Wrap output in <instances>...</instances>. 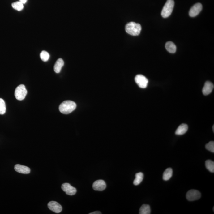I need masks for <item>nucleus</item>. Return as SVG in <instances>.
I'll use <instances>...</instances> for the list:
<instances>
[{"label": "nucleus", "mask_w": 214, "mask_h": 214, "mask_svg": "<svg viewBox=\"0 0 214 214\" xmlns=\"http://www.w3.org/2000/svg\"><path fill=\"white\" fill-rule=\"evenodd\" d=\"M106 187V183L105 181L102 180H97L94 182L92 185L93 188L96 191H103Z\"/></svg>", "instance_id": "10"}, {"label": "nucleus", "mask_w": 214, "mask_h": 214, "mask_svg": "<svg viewBox=\"0 0 214 214\" xmlns=\"http://www.w3.org/2000/svg\"><path fill=\"white\" fill-rule=\"evenodd\" d=\"M27 91L24 84H20L17 87L15 91V96L18 101H22L27 94Z\"/></svg>", "instance_id": "4"}, {"label": "nucleus", "mask_w": 214, "mask_h": 214, "mask_svg": "<svg viewBox=\"0 0 214 214\" xmlns=\"http://www.w3.org/2000/svg\"><path fill=\"white\" fill-rule=\"evenodd\" d=\"M151 213V209L150 205L143 204L140 209L139 214H150Z\"/></svg>", "instance_id": "18"}, {"label": "nucleus", "mask_w": 214, "mask_h": 214, "mask_svg": "<svg viewBox=\"0 0 214 214\" xmlns=\"http://www.w3.org/2000/svg\"><path fill=\"white\" fill-rule=\"evenodd\" d=\"M165 48L167 51L171 53H174L177 50L175 45L172 42H167L165 44Z\"/></svg>", "instance_id": "15"}, {"label": "nucleus", "mask_w": 214, "mask_h": 214, "mask_svg": "<svg viewBox=\"0 0 214 214\" xmlns=\"http://www.w3.org/2000/svg\"><path fill=\"white\" fill-rule=\"evenodd\" d=\"M174 6V0H167L161 11L162 16L167 18L171 15Z\"/></svg>", "instance_id": "3"}, {"label": "nucleus", "mask_w": 214, "mask_h": 214, "mask_svg": "<svg viewBox=\"0 0 214 214\" xmlns=\"http://www.w3.org/2000/svg\"><path fill=\"white\" fill-rule=\"evenodd\" d=\"M201 194L199 191L195 190H191L187 193L186 199L189 201L197 200L200 198Z\"/></svg>", "instance_id": "6"}, {"label": "nucleus", "mask_w": 214, "mask_h": 214, "mask_svg": "<svg viewBox=\"0 0 214 214\" xmlns=\"http://www.w3.org/2000/svg\"><path fill=\"white\" fill-rule=\"evenodd\" d=\"M205 148L207 150L209 151L212 152H214V141H211L207 143L205 145Z\"/></svg>", "instance_id": "23"}, {"label": "nucleus", "mask_w": 214, "mask_h": 214, "mask_svg": "<svg viewBox=\"0 0 214 214\" xmlns=\"http://www.w3.org/2000/svg\"><path fill=\"white\" fill-rule=\"evenodd\" d=\"M214 207H213V212H214Z\"/></svg>", "instance_id": "27"}, {"label": "nucleus", "mask_w": 214, "mask_h": 214, "mask_svg": "<svg viewBox=\"0 0 214 214\" xmlns=\"http://www.w3.org/2000/svg\"><path fill=\"white\" fill-rule=\"evenodd\" d=\"M214 85L212 83L208 81L205 82L203 88L202 92L204 95H208L212 92L214 88Z\"/></svg>", "instance_id": "11"}, {"label": "nucleus", "mask_w": 214, "mask_h": 214, "mask_svg": "<svg viewBox=\"0 0 214 214\" xmlns=\"http://www.w3.org/2000/svg\"><path fill=\"white\" fill-rule=\"evenodd\" d=\"M64 65V61L62 58H59L56 61L54 66V71L58 74L60 72L62 67Z\"/></svg>", "instance_id": "14"}, {"label": "nucleus", "mask_w": 214, "mask_h": 214, "mask_svg": "<svg viewBox=\"0 0 214 214\" xmlns=\"http://www.w3.org/2000/svg\"><path fill=\"white\" fill-rule=\"evenodd\" d=\"M62 189L67 195H74L77 192L76 189L72 186L70 184L67 183L62 184Z\"/></svg>", "instance_id": "7"}, {"label": "nucleus", "mask_w": 214, "mask_h": 214, "mask_svg": "<svg viewBox=\"0 0 214 214\" xmlns=\"http://www.w3.org/2000/svg\"><path fill=\"white\" fill-rule=\"evenodd\" d=\"M173 175V170L171 168H168L165 170L163 174V179L165 181H169Z\"/></svg>", "instance_id": "16"}, {"label": "nucleus", "mask_w": 214, "mask_h": 214, "mask_svg": "<svg viewBox=\"0 0 214 214\" xmlns=\"http://www.w3.org/2000/svg\"><path fill=\"white\" fill-rule=\"evenodd\" d=\"M101 214L102 213L101 212H98V211H96V212H91L89 214Z\"/></svg>", "instance_id": "24"}, {"label": "nucleus", "mask_w": 214, "mask_h": 214, "mask_svg": "<svg viewBox=\"0 0 214 214\" xmlns=\"http://www.w3.org/2000/svg\"><path fill=\"white\" fill-rule=\"evenodd\" d=\"M135 81L139 87L145 88L147 87L148 80L144 76L142 75H137L135 77Z\"/></svg>", "instance_id": "5"}, {"label": "nucleus", "mask_w": 214, "mask_h": 214, "mask_svg": "<svg viewBox=\"0 0 214 214\" xmlns=\"http://www.w3.org/2000/svg\"><path fill=\"white\" fill-rule=\"evenodd\" d=\"M75 102L71 101H66L63 102L59 106V109L61 113L68 114L73 112L76 108Z\"/></svg>", "instance_id": "1"}, {"label": "nucleus", "mask_w": 214, "mask_h": 214, "mask_svg": "<svg viewBox=\"0 0 214 214\" xmlns=\"http://www.w3.org/2000/svg\"><path fill=\"white\" fill-rule=\"evenodd\" d=\"M15 169L17 172L21 174H28L30 173V169L26 166L19 164L15 165Z\"/></svg>", "instance_id": "12"}, {"label": "nucleus", "mask_w": 214, "mask_h": 214, "mask_svg": "<svg viewBox=\"0 0 214 214\" xmlns=\"http://www.w3.org/2000/svg\"><path fill=\"white\" fill-rule=\"evenodd\" d=\"M212 129H213V131L214 132V126L213 125V126H212Z\"/></svg>", "instance_id": "26"}, {"label": "nucleus", "mask_w": 214, "mask_h": 214, "mask_svg": "<svg viewBox=\"0 0 214 214\" xmlns=\"http://www.w3.org/2000/svg\"><path fill=\"white\" fill-rule=\"evenodd\" d=\"M205 167L211 173L214 172V162L211 160H208L205 161Z\"/></svg>", "instance_id": "19"}, {"label": "nucleus", "mask_w": 214, "mask_h": 214, "mask_svg": "<svg viewBox=\"0 0 214 214\" xmlns=\"http://www.w3.org/2000/svg\"><path fill=\"white\" fill-rule=\"evenodd\" d=\"M188 130V125L186 124H182L177 128L175 131V134L177 135H182L186 133Z\"/></svg>", "instance_id": "13"}, {"label": "nucleus", "mask_w": 214, "mask_h": 214, "mask_svg": "<svg viewBox=\"0 0 214 214\" xmlns=\"http://www.w3.org/2000/svg\"><path fill=\"white\" fill-rule=\"evenodd\" d=\"M142 27L139 24L134 22H130L125 26L126 33L133 36H137L140 34Z\"/></svg>", "instance_id": "2"}, {"label": "nucleus", "mask_w": 214, "mask_h": 214, "mask_svg": "<svg viewBox=\"0 0 214 214\" xmlns=\"http://www.w3.org/2000/svg\"><path fill=\"white\" fill-rule=\"evenodd\" d=\"M6 107L5 101L2 98H0V115H3L6 113Z\"/></svg>", "instance_id": "21"}, {"label": "nucleus", "mask_w": 214, "mask_h": 214, "mask_svg": "<svg viewBox=\"0 0 214 214\" xmlns=\"http://www.w3.org/2000/svg\"><path fill=\"white\" fill-rule=\"evenodd\" d=\"M41 59L44 62H47L50 58V55L48 52L46 51H43L40 54Z\"/></svg>", "instance_id": "22"}, {"label": "nucleus", "mask_w": 214, "mask_h": 214, "mask_svg": "<svg viewBox=\"0 0 214 214\" xmlns=\"http://www.w3.org/2000/svg\"><path fill=\"white\" fill-rule=\"evenodd\" d=\"M12 6L14 9L19 11H22L24 8V4L20 1H16L13 3Z\"/></svg>", "instance_id": "20"}, {"label": "nucleus", "mask_w": 214, "mask_h": 214, "mask_svg": "<svg viewBox=\"0 0 214 214\" xmlns=\"http://www.w3.org/2000/svg\"><path fill=\"white\" fill-rule=\"evenodd\" d=\"M202 9V5L201 3H198L195 4L190 10L189 12L190 16L191 17L197 16L200 12Z\"/></svg>", "instance_id": "9"}, {"label": "nucleus", "mask_w": 214, "mask_h": 214, "mask_svg": "<svg viewBox=\"0 0 214 214\" xmlns=\"http://www.w3.org/2000/svg\"><path fill=\"white\" fill-rule=\"evenodd\" d=\"M49 209L56 213H60L62 210V208L58 203L55 201H51L48 204Z\"/></svg>", "instance_id": "8"}, {"label": "nucleus", "mask_w": 214, "mask_h": 214, "mask_svg": "<svg viewBox=\"0 0 214 214\" xmlns=\"http://www.w3.org/2000/svg\"><path fill=\"white\" fill-rule=\"evenodd\" d=\"M143 173L140 172L135 174V178L133 182V184L137 186L140 184L143 181Z\"/></svg>", "instance_id": "17"}, {"label": "nucleus", "mask_w": 214, "mask_h": 214, "mask_svg": "<svg viewBox=\"0 0 214 214\" xmlns=\"http://www.w3.org/2000/svg\"><path fill=\"white\" fill-rule=\"evenodd\" d=\"M28 0H19V1L22 3L23 4H26Z\"/></svg>", "instance_id": "25"}]
</instances>
